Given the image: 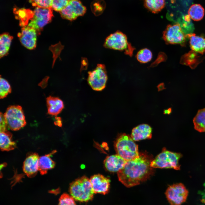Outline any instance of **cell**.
Returning a JSON list of instances; mask_svg holds the SVG:
<instances>
[{
    "instance_id": "26",
    "label": "cell",
    "mask_w": 205,
    "mask_h": 205,
    "mask_svg": "<svg viewBox=\"0 0 205 205\" xmlns=\"http://www.w3.org/2000/svg\"><path fill=\"white\" fill-rule=\"evenodd\" d=\"M11 88L8 82L5 79L0 77V98L3 99L11 93Z\"/></svg>"
},
{
    "instance_id": "18",
    "label": "cell",
    "mask_w": 205,
    "mask_h": 205,
    "mask_svg": "<svg viewBox=\"0 0 205 205\" xmlns=\"http://www.w3.org/2000/svg\"><path fill=\"white\" fill-rule=\"evenodd\" d=\"M46 103L48 114L53 116L58 115L64 108L63 101L56 97H48L46 98Z\"/></svg>"
},
{
    "instance_id": "27",
    "label": "cell",
    "mask_w": 205,
    "mask_h": 205,
    "mask_svg": "<svg viewBox=\"0 0 205 205\" xmlns=\"http://www.w3.org/2000/svg\"><path fill=\"white\" fill-rule=\"evenodd\" d=\"M58 205H76L74 199L67 193L62 195L59 201Z\"/></svg>"
},
{
    "instance_id": "25",
    "label": "cell",
    "mask_w": 205,
    "mask_h": 205,
    "mask_svg": "<svg viewBox=\"0 0 205 205\" xmlns=\"http://www.w3.org/2000/svg\"><path fill=\"white\" fill-rule=\"evenodd\" d=\"M152 57L151 51L147 48L142 49L137 53L136 58L137 60L141 63H145L149 62Z\"/></svg>"
},
{
    "instance_id": "31",
    "label": "cell",
    "mask_w": 205,
    "mask_h": 205,
    "mask_svg": "<svg viewBox=\"0 0 205 205\" xmlns=\"http://www.w3.org/2000/svg\"><path fill=\"white\" fill-rule=\"evenodd\" d=\"M158 89V91H162L166 88L165 87V85L163 83H161L159 84L157 87Z\"/></svg>"
},
{
    "instance_id": "11",
    "label": "cell",
    "mask_w": 205,
    "mask_h": 205,
    "mask_svg": "<svg viewBox=\"0 0 205 205\" xmlns=\"http://www.w3.org/2000/svg\"><path fill=\"white\" fill-rule=\"evenodd\" d=\"M86 9L79 0H69L67 5L59 12L63 19L72 21L85 13Z\"/></svg>"
},
{
    "instance_id": "24",
    "label": "cell",
    "mask_w": 205,
    "mask_h": 205,
    "mask_svg": "<svg viewBox=\"0 0 205 205\" xmlns=\"http://www.w3.org/2000/svg\"><path fill=\"white\" fill-rule=\"evenodd\" d=\"M146 8L153 13H157L163 9L165 5V0H144Z\"/></svg>"
},
{
    "instance_id": "13",
    "label": "cell",
    "mask_w": 205,
    "mask_h": 205,
    "mask_svg": "<svg viewBox=\"0 0 205 205\" xmlns=\"http://www.w3.org/2000/svg\"><path fill=\"white\" fill-rule=\"evenodd\" d=\"M90 181L95 193L105 194L108 192L110 182L109 178L97 174L92 176Z\"/></svg>"
},
{
    "instance_id": "21",
    "label": "cell",
    "mask_w": 205,
    "mask_h": 205,
    "mask_svg": "<svg viewBox=\"0 0 205 205\" xmlns=\"http://www.w3.org/2000/svg\"><path fill=\"white\" fill-rule=\"evenodd\" d=\"M13 37L7 32L1 34L0 36V56L3 57L9 52Z\"/></svg>"
},
{
    "instance_id": "8",
    "label": "cell",
    "mask_w": 205,
    "mask_h": 205,
    "mask_svg": "<svg viewBox=\"0 0 205 205\" xmlns=\"http://www.w3.org/2000/svg\"><path fill=\"white\" fill-rule=\"evenodd\" d=\"M180 24L176 23L168 25L163 33L162 38L168 44H178L186 46L187 38Z\"/></svg>"
},
{
    "instance_id": "2",
    "label": "cell",
    "mask_w": 205,
    "mask_h": 205,
    "mask_svg": "<svg viewBox=\"0 0 205 205\" xmlns=\"http://www.w3.org/2000/svg\"><path fill=\"white\" fill-rule=\"evenodd\" d=\"M52 8H43L36 7L33 11L23 9L21 17L26 25L32 27L40 34L43 28L51 20L53 16Z\"/></svg>"
},
{
    "instance_id": "9",
    "label": "cell",
    "mask_w": 205,
    "mask_h": 205,
    "mask_svg": "<svg viewBox=\"0 0 205 205\" xmlns=\"http://www.w3.org/2000/svg\"><path fill=\"white\" fill-rule=\"evenodd\" d=\"M87 81L94 90L101 91L104 89L107 80V75L105 65L98 64L93 70L88 72Z\"/></svg>"
},
{
    "instance_id": "10",
    "label": "cell",
    "mask_w": 205,
    "mask_h": 205,
    "mask_svg": "<svg viewBox=\"0 0 205 205\" xmlns=\"http://www.w3.org/2000/svg\"><path fill=\"white\" fill-rule=\"evenodd\" d=\"M188 193L184 185L178 183L169 186L165 194L170 205H181L186 201Z\"/></svg>"
},
{
    "instance_id": "32",
    "label": "cell",
    "mask_w": 205,
    "mask_h": 205,
    "mask_svg": "<svg viewBox=\"0 0 205 205\" xmlns=\"http://www.w3.org/2000/svg\"><path fill=\"white\" fill-rule=\"evenodd\" d=\"M172 112V108H170L167 109H165L163 111V114H169Z\"/></svg>"
},
{
    "instance_id": "30",
    "label": "cell",
    "mask_w": 205,
    "mask_h": 205,
    "mask_svg": "<svg viewBox=\"0 0 205 205\" xmlns=\"http://www.w3.org/2000/svg\"><path fill=\"white\" fill-rule=\"evenodd\" d=\"M7 125L5 121L3 114L0 113V132L7 130Z\"/></svg>"
},
{
    "instance_id": "19",
    "label": "cell",
    "mask_w": 205,
    "mask_h": 205,
    "mask_svg": "<svg viewBox=\"0 0 205 205\" xmlns=\"http://www.w3.org/2000/svg\"><path fill=\"white\" fill-rule=\"evenodd\" d=\"M56 152V150H54L49 153L39 157V171L41 175L45 174L48 170L54 167L55 163L50 157Z\"/></svg>"
},
{
    "instance_id": "14",
    "label": "cell",
    "mask_w": 205,
    "mask_h": 205,
    "mask_svg": "<svg viewBox=\"0 0 205 205\" xmlns=\"http://www.w3.org/2000/svg\"><path fill=\"white\" fill-rule=\"evenodd\" d=\"M39 157L36 153L28 155L24 161L23 166V172L29 178L34 177L39 171Z\"/></svg>"
},
{
    "instance_id": "6",
    "label": "cell",
    "mask_w": 205,
    "mask_h": 205,
    "mask_svg": "<svg viewBox=\"0 0 205 205\" xmlns=\"http://www.w3.org/2000/svg\"><path fill=\"white\" fill-rule=\"evenodd\" d=\"M103 46L106 48L120 51L132 56L134 49L129 43L126 35L118 31L110 34L106 38Z\"/></svg>"
},
{
    "instance_id": "16",
    "label": "cell",
    "mask_w": 205,
    "mask_h": 205,
    "mask_svg": "<svg viewBox=\"0 0 205 205\" xmlns=\"http://www.w3.org/2000/svg\"><path fill=\"white\" fill-rule=\"evenodd\" d=\"M189 40L190 48L193 51L202 55L205 52V37L192 33L186 34Z\"/></svg>"
},
{
    "instance_id": "15",
    "label": "cell",
    "mask_w": 205,
    "mask_h": 205,
    "mask_svg": "<svg viewBox=\"0 0 205 205\" xmlns=\"http://www.w3.org/2000/svg\"><path fill=\"white\" fill-rule=\"evenodd\" d=\"M127 161L117 154L107 156L104 161L106 169L111 172H118L124 166Z\"/></svg>"
},
{
    "instance_id": "12",
    "label": "cell",
    "mask_w": 205,
    "mask_h": 205,
    "mask_svg": "<svg viewBox=\"0 0 205 205\" xmlns=\"http://www.w3.org/2000/svg\"><path fill=\"white\" fill-rule=\"evenodd\" d=\"M37 34L35 29L26 26L22 27L18 36L23 46L29 50H32L36 47Z\"/></svg>"
},
{
    "instance_id": "29",
    "label": "cell",
    "mask_w": 205,
    "mask_h": 205,
    "mask_svg": "<svg viewBox=\"0 0 205 205\" xmlns=\"http://www.w3.org/2000/svg\"><path fill=\"white\" fill-rule=\"evenodd\" d=\"M69 0H52V8L57 11H60L68 4Z\"/></svg>"
},
{
    "instance_id": "1",
    "label": "cell",
    "mask_w": 205,
    "mask_h": 205,
    "mask_svg": "<svg viewBox=\"0 0 205 205\" xmlns=\"http://www.w3.org/2000/svg\"><path fill=\"white\" fill-rule=\"evenodd\" d=\"M151 161L150 157L144 153L127 161L123 167L117 172L119 180L127 187L145 181L153 173V168L151 166Z\"/></svg>"
},
{
    "instance_id": "20",
    "label": "cell",
    "mask_w": 205,
    "mask_h": 205,
    "mask_svg": "<svg viewBox=\"0 0 205 205\" xmlns=\"http://www.w3.org/2000/svg\"><path fill=\"white\" fill-rule=\"evenodd\" d=\"M12 134L7 130L0 132V147L2 151H8L16 147V144L12 139Z\"/></svg>"
},
{
    "instance_id": "5",
    "label": "cell",
    "mask_w": 205,
    "mask_h": 205,
    "mask_svg": "<svg viewBox=\"0 0 205 205\" xmlns=\"http://www.w3.org/2000/svg\"><path fill=\"white\" fill-rule=\"evenodd\" d=\"M182 155L181 153L171 152L164 149L152 161L151 166L153 168H172L179 170V163Z\"/></svg>"
},
{
    "instance_id": "28",
    "label": "cell",
    "mask_w": 205,
    "mask_h": 205,
    "mask_svg": "<svg viewBox=\"0 0 205 205\" xmlns=\"http://www.w3.org/2000/svg\"><path fill=\"white\" fill-rule=\"evenodd\" d=\"M34 6L43 8H52V0H29Z\"/></svg>"
},
{
    "instance_id": "22",
    "label": "cell",
    "mask_w": 205,
    "mask_h": 205,
    "mask_svg": "<svg viewBox=\"0 0 205 205\" xmlns=\"http://www.w3.org/2000/svg\"><path fill=\"white\" fill-rule=\"evenodd\" d=\"M193 122L196 130L200 132H205V108L198 110Z\"/></svg>"
},
{
    "instance_id": "7",
    "label": "cell",
    "mask_w": 205,
    "mask_h": 205,
    "mask_svg": "<svg viewBox=\"0 0 205 205\" xmlns=\"http://www.w3.org/2000/svg\"><path fill=\"white\" fill-rule=\"evenodd\" d=\"M3 115L7 127L12 130H19L26 124L23 110L19 105L9 106Z\"/></svg>"
},
{
    "instance_id": "17",
    "label": "cell",
    "mask_w": 205,
    "mask_h": 205,
    "mask_svg": "<svg viewBox=\"0 0 205 205\" xmlns=\"http://www.w3.org/2000/svg\"><path fill=\"white\" fill-rule=\"evenodd\" d=\"M152 129L146 124H142L134 128L132 130L131 137L134 141H138L152 137Z\"/></svg>"
},
{
    "instance_id": "3",
    "label": "cell",
    "mask_w": 205,
    "mask_h": 205,
    "mask_svg": "<svg viewBox=\"0 0 205 205\" xmlns=\"http://www.w3.org/2000/svg\"><path fill=\"white\" fill-rule=\"evenodd\" d=\"M69 192L74 200L81 202L91 200L95 193L90 179L85 176L77 179L71 183Z\"/></svg>"
},
{
    "instance_id": "4",
    "label": "cell",
    "mask_w": 205,
    "mask_h": 205,
    "mask_svg": "<svg viewBox=\"0 0 205 205\" xmlns=\"http://www.w3.org/2000/svg\"><path fill=\"white\" fill-rule=\"evenodd\" d=\"M114 146L117 154L127 161L139 156L138 145L131 137L125 133L121 134L118 137Z\"/></svg>"
},
{
    "instance_id": "23",
    "label": "cell",
    "mask_w": 205,
    "mask_h": 205,
    "mask_svg": "<svg viewBox=\"0 0 205 205\" xmlns=\"http://www.w3.org/2000/svg\"><path fill=\"white\" fill-rule=\"evenodd\" d=\"M188 14L190 17L196 21L200 20L202 19L204 15V10L200 4H194L189 8Z\"/></svg>"
}]
</instances>
